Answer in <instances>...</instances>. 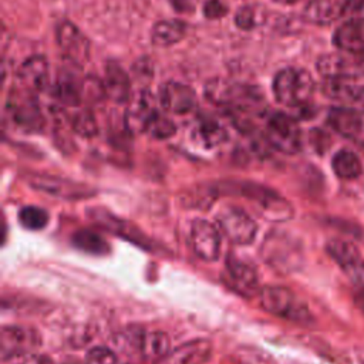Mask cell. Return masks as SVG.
I'll use <instances>...</instances> for the list:
<instances>
[{
    "label": "cell",
    "mask_w": 364,
    "mask_h": 364,
    "mask_svg": "<svg viewBox=\"0 0 364 364\" xmlns=\"http://www.w3.org/2000/svg\"><path fill=\"white\" fill-rule=\"evenodd\" d=\"M85 364H117V355L111 348L98 346L87 353Z\"/></svg>",
    "instance_id": "836d02e7"
},
{
    "label": "cell",
    "mask_w": 364,
    "mask_h": 364,
    "mask_svg": "<svg viewBox=\"0 0 364 364\" xmlns=\"http://www.w3.org/2000/svg\"><path fill=\"white\" fill-rule=\"evenodd\" d=\"M38 344L36 331L18 326H6L1 328L0 353L6 361L9 358L30 353Z\"/></svg>",
    "instance_id": "7c38bea8"
},
{
    "label": "cell",
    "mask_w": 364,
    "mask_h": 364,
    "mask_svg": "<svg viewBox=\"0 0 364 364\" xmlns=\"http://www.w3.org/2000/svg\"><path fill=\"white\" fill-rule=\"evenodd\" d=\"M341 17L347 21L364 24V0H340Z\"/></svg>",
    "instance_id": "1f68e13d"
},
{
    "label": "cell",
    "mask_w": 364,
    "mask_h": 364,
    "mask_svg": "<svg viewBox=\"0 0 364 364\" xmlns=\"http://www.w3.org/2000/svg\"><path fill=\"white\" fill-rule=\"evenodd\" d=\"M266 139L277 151L283 154H297L301 148L300 128L290 115L274 112L266 122Z\"/></svg>",
    "instance_id": "8992f818"
},
{
    "label": "cell",
    "mask_w": 364,
    "mask_h": 364,
    "mask_svg": "<svg viewBox=\"0 0 364 364\" xmlns=\"http://www.w3.org/2000/svg\"><path fill=\"white\" fill-rule=\"evenodd\" d=\"M328 124L344 136H355L363 129V118L358 111L346 107L333 108L328 112Z\"/></svg>",
    "instance_id": "d6986e66"
},
{
    "label": "cell",
    "mask_w": 364,
    "mask_h": 364,
    "mask_svg": "<svg viewBox=\"0 0 364 364\" xmlns=\"http://www.w3.org/2000/svg\"><path fill=\"white\" fill-rule=\"evenodd\" d=\"M191 242L193 252L199 259L213 262L219 257L220 235L210 222L203 219L193 220L191 228Z\"/></svg>",
    "instance_id": "8fae6325"
},
{
    "label": "cell",
    "mask_w": 364,
    "mask_h": 364,
    "mask_svg": "<svg viewBox=\"0 0 364 364\" xmlns=\"http://www.w3.org/2000/svg\"><path fill=\"white\" fill-rule=\"evenodd\" d=\"M226 273H228V284L232 286L237 293L249 296L252 294L257 287V274L256 269L242 260L240 257H236L235 255L226 256Z\"/></svg>",
    "instance_id": "9a60e30c"
},
{
    "label": "cell",
    "mask_w": 364,
    "mask_h": 364,
    "mask_svg": "<svg viewBox=\"0 0 364 364\" xmlns=\"http://www.w3.org/2000/svg\"><path fill=\"white\" fill-rule=\"evenodd\" d=\"M277 3H283V4H291V3H294V1H297V0H276Z\"/></svg>",
    "instance_id": "ab89813d"
},
{
    "label": "cell",
    "mask_w": 364,
    "mask_h": 364,
    "mask_svg": "<svg viewBox=\"0 0 364 364\" xmlns=\"http://www.w3.org/2000/svg\"><path fill=\"white\" fill-rule=\"evenodd\" d=\"M7 111L13 122L24 131L37 132L44 127V117L36 92L28 88L18 87L10 92Z\"/></svg>",
    "instance_id": "277c9868"
},
{
    "label": "cell",
    "mask_w": 364,
    "mask_h": 364,
    "mask_svg": "<svg viewBox=\"0 0 364 364\" xmlns=\"http://www.w3.org/2000/svg\"><path fill=\"white\" fill-rule=\"evenodd\" d=\"M260 11L255 6H245L242 7L236 16H235V23L239 28L242 30H252L255 28L260 21H259Z\"/></svg>",
    "instance_id": "d6a6232c"
},
{
    "label": "cell",
    "mask_w": 364,
    "mask_h": 364,
    "mask_svg": "<svg viewBox=\"0 0 364 364\" xmlns=\"http://www.w3.org/2000/svg\"><path fill=\"white\" fill-rule=\"evenodd\" d=\"M71 243L77 249H80L85 253H91V255H105L109 252L108 242L101 235H98L97 232H94L91 229L77 230L71 236Z\"/></svg>",
    "instance_id": "cb8c5ba5"
},
{
    "label": "cell",
    "mask_w": 364,
    "mask_h": 364,
    "mask_svg": "<svg viewBox=\"0 0 364 364\" xmlns=\"http://www.w3.org/2000/svg\"><path fill=\"white\" fill-rule=\"evenodd\" d=\"M161 105L172 114L183 115L196 107V95L195 91L181 82L169 81L159 91Z\"/></svg>",
    "instance_id": "5bb4252c"
},
{
    "label": "cell",
    "mask_w": 364,
    "mask_h": 364,
    "mask_svg": "<svg viewBox=\"0 0 364 364\" xmlns=\"http://www.w3.org/2000/svg\"><path fill=\"white\" fill-rule=\"evenodd\" d=\"M90 215L95 220V223L100 225V226H104V229H107L112 233H117V235H119V236H122L128 240H132L139 246L149 247V240L141 232H138V229L128 225L127 222L119 220L115 216H112L108 212L101 210V209H92L90 212Z\"/></svg>",
    "instance_id": "e0dca14e"
},
{
    "label": "cell",
    "mask_w": 364,
    "mask_h": 364,
    "mask_svg": "<svg viewBox=\"0 0 364 364\" xmlns=\"http://www.w3.org/2000/svg\"><path fill=\"white\" fill-rule=\"evenodd\" d=\"M18 77L23 82L21 87L28 88L34 92L43 91L47 87V81H48L47 61L40 55H34L28 58L21 65L18 71Z\"/></svg>",
    "instance_id": "ac0fdd59"
},
{
    "label": "cell",
    "mask_w": 364,
    "mask_h": 364,
    "mask_svg": "<svg viewBox=\"0 0 364 364\" xmlns=\"http://www.w3.org/2000/svg\"><path fill=\"white\" fill-rule=\"evenodd\" d=\"M355 104L364 107V87L358 88V95H357V102Z\"/></svg>",
    "instance_id": "f35d334b"
},
{
    "label": "cell",
    "mask_w": 364,
    "mask_h": 364,
    "mask_svg": "<svg viewBox=\"0 0 364 364\" xmlns=\"http://www.w3.org/2000/svg\"><path fill=\"white\" fill-rule=\"evenodd\" d=\"M303 16L313 24H330L341 17L340 0H310Z\"/></svg>",
    "instance_id": "7402d4cb"
},
{
    "label": "cell",
    "mask_w": 364,
    "mask_h": 364,
    "mask_svg": "<svg viewBox=\"0 0 364 364\" xmlns=\"http://www.w3.org/2000/svg\"><path fill=\"white\" fill-rule=\"evenodd\" d=\"M196 135L206 148H213L228 138L226 129L212 118H203L199 122L196 128Z\"/></svg>",
    "instance_id": "4316f807"
},
{
    "label": "cell",
    "mask_w": 364,
    "mask_h": 364,
    "mask_svg": "<svg viewBox=\"0 0 364 364\" xmlns=\"http://www.w3.org/2000/svg\"><path fill=\"white\" fill-rule=\"evenodd\" d=\"M26 179L33 188L63 199L75 200V199L90 198L91 195H94V189H91L90 186L77 183L70 179H63L58 176L28 173Z\"/></svg>",
    "instance_id": "9c48e42d"
},
{
    "label": "cell",
    "mask_w": 364,
    "mask_h": 364,
    "mask_svg": "<svg viewBox=\"0 0 364 364\" xmlns=\"http://www.w3.org/2000/svg\"><path fill=\"white\" fill-rule=\"evenodd\" d=\"M131 82L128 74L122 70V67L109 61L105 67V80H104V92L118 104H122L129 100Z\"/></svg>",
    "instance_id": "2e32d148"
},
{
    "label": "cell",
    "mask_w": 364,
    "mask_h": 364,
    "mask_svg": "<svg viewBox=\"0 0 364 364\" xmlns=\"http://www.w3.org/2000/svg\"><path fill=\"white\" fill-rule=\"evenodd\" d=\"M186 31V24L181 20L158 21L151 33L152 43L159 47H168L182 40Z\"/></svg>",
    "instance_id": "603a6c76"
},
{
    "label": "cell",
    "mask_w": 364,
    "mask_h": 364,
    "mask_svg": "<svg viewBox=\"0 0 364 364\" xmlns=\"http://www.w3.org/2000/svg\"><path fill=\"white\" fill-rule=\"evenodd\" d=\"M18 222L28 230H40L48 222V213L38 206H24L18 212Z\"/></svg>",
    "instance_id": "f1b7e54d"
},
{
    "label": "cell",
    "mask_w": 364,
    "mask_h": 364,
    "mask_svg": "<svg viewBox=\"0 0 364 364\" xmlns=\"http://www.w3.org/2000/svg\"><path fill=\"white\" fill-rule=\"evenodd\" d=\"M206 95L213 104L229 109L235 118L262 115L266 108L263 92L249 84L213 80L206 85Z\"/></svg>",
    "instance_id": "6da1fadb"
},
{
    "label": "cell",
    "mask_w": 364,
    "mask_h": 364,
    "mask_svg": "<svg viewBox=\"0 0 364 364\" xmlns=\"http://www.w3.org/2000/svg\"><path fill=\"white\" fill-rule=\"evenodd\" d=\"M314 90L311 75L301 68L289 67L279 71L273 80V92L280 104L300 107L307 104Z\"/></svg>",
    "instance_id": "7a4b0ae2"
},
{
    "label": "cell",
    "mask_w": 364,
    "mask_h": 364,
    "mask_svg": "<svg viewBox=\"0 0 364 364\" xmlns=\"http://www.w3.org/2000/svg\"><path fill=\"white\" fill-rule=\"evenodd\" d=\"M82 90L84 85L81 84L80 78L68 68L63 70L58 74V78L54 85V94L64 105L77 107L81 101Z\"/></svg>",
    "instance_id": "ffe728a7"
},
{
    "label": "cell",
    "mask_w": 364,
    "mask_h": 364,
    "mask_svg": "<svg viewBox=\"0 0 364 364\" xmlns=\"http://www.w3.org/2000/svg\"><path fill=\"white\" fill-rule=\"evenodd\" d=\"M23 364H53L51 360L46 355H38V354H31L28 355Z\"/></svg>",
    "instance_id": "d590c367"
},
{
    "label": "cell",
    "mask_w": 364,
    "mask_h": 364,
    "mask_svg": "<svg viewBox=\"0 0 364 364\" xmlns=\"http://www.w3.org/2000/svg\"><path fill=\"white\" fill-rule=\"evenodd\" d=\"M354 299H355V303H357L358 309L364 313V287H360V289H358V291L355 293Z\"/></svg>",
    "instance_id": "74e56055"
},
{
    "label": "cell",
    "mask_w": 364,
    "mask_h": 364,
    "mask_svg": "<svg viewBox=\"0 0 364 364\" xmlns=\"http://www.w3.org/2000/svg\"><path fill=\"white\" fill-rule=\"evenodd\" d=\"M334 173L341 179H355L361 173V162L353 151L341 149L331 161Z\"/></svg>",
    "instance_id": "484cf974"
},
{
    "label": "cell",
    "mask_w": 364,
    "mask_h": 364,
    "mask_svg": "<svg viewBox=\"0 0 364 364\" xmlns=\"http://www.w3.org/2000/svg\"><path fill=\"white\" fill-rule=\"evenodd\" d=\"M218 225L225 236L236 245H249L257 233L256 222L242 209L235 206L223 208L218 216Z\"/></svg>",
    "instance_id": "52a82bcc"
},
{
    "label": "cell",
    "mask_w": 364,
    "mask_h": 364,
    "mask_svg": "<svg viewBox=\"0 0 364 364\" xmlns=\"http://www.w3.org/2000/svg\"><path fill=\"white\" fill-rule=\"evenodd\" d=\"M73 128L77 134L85 138H91L97 134V122L90 109H82L74 115Z\"/></svg>",
    "instance_id": "f546056e"
},
{
    "label": "cell",
    "mask_w": 364,
    "mask_h": 364,
    "mask_svg": "<svg viewBox=\"0 0 364 364\" xmlns=\"http://www.w3.org/2000/svg\"><path fill=\"white\" fill-rule=\"evenodd\" d=\"M333 43L341 51H364V24L346 21L336 30Z\"/></svg>",
    "instance_id": "44dd1931"
},
{
    "label": "cell",
    "mask_w": 364,
    "mask_h": 364,
    "mask_svg": "<svg viewBox=\"0 0 364 364\" xmlns=\"http://www.w3.org/2000/svg\"><path fill=\"white\" fill-rule=\"evenodd\" d=\"M158 112L154 97L148 91H139L129 100L125 124L132 132H146Z\"/></svg>",
    "instance_id": "4fadbf2b"
},
{
    "label": "cell",
    "mask_w": 364,
    "mask_h": 364,
    "mask_svg": "<svg viewBox=\"0 0 364 364\" xmlns=\"http://www.w3.org/2000/svg\"><path fill=\"white\" fill-rule=\"evenodd\" d=\"M228 9L222 0H208L203 6V14L208 18H220L226 14Z\"/></svg>",
    "instance_id": "e575fe53"
},
{
    "label": "cell",
    "mask_w": 364,
    "mask_h": 364,
    "mask_svg": "<svg viewBox=\"0 0 364 364\" xmlns=\"http://www.w3.org/2000/svg\"><path fill=\"white\" fill-rule=\"evenodd\" d=\"M209 354V344L203 340L188 343L176 348L172 355H169L168 364H199L206 360Z\"/></svg>",
    "instance_id": "d4e9b609"
},
{
    "label": "cell",
    "mask_w": 364,
    "mask_h": 364,
    "mask_svg": "<svg viewBox=\"0 0 364 364\" xmlns=\"http://www.w3.org/2000/svg\"><path fill=\"white\" fill-rule=\"evenodd\" d=\"M327 253L344 270L350 280L360 289L364 287V257L358 249L343 239H331L327 242Z\"/></svg>",
    "instance_id": "ba28073f"
},
{
    "label": "cell",
    "mask_w": 364,
    "mask_h": 364,
    "mask_svg": "<svg viewBox=\"0 0 364 364\" xmlns=\"http://www.w3.org/2000/svg\"><path fill=\"white\" fill-rule=\"evenodd\" d=\"M175 129H176L175 124L166 115L158 112L156 117L154 118V121L151 122L146 132H149L154 138L164 139V138H168V136L173 135Z\"/></svg>",
    "instance_id": "4dcf8cb0"
},
{
    "label": "cell",
    "mask_w": 364,
    "mask_h": 364,
    "mask_svg": "<svg viewBox=\"0 0 364 364\" xmlns=\"http://www.w3.org/2000/svg\"><path fill=\"white\" fill-rule=\"evenodd\" d=\"M317 70L326 80L348 81L364 77V51H336L317 60Z\"/></svg>",
    "instance_id": "5b68a950"
},
{
    "label": "cell",
    "mask_w": 364,
    "mask_h": 364,
    "mask_svg": "<svg viewBox=\"0 0 364 364\" xmlns=\"http://www.w3.org/2000/svg\"><path fill=\"white\" fill-rule=\"evenodd\" d=\"M260 306L270 314L307 323L311 320V314L307 306L289 289L282 286H266L260 290Z\"/></svg>",
    "instance_id": "3957f363"
},
{
    "label": "cell",
    "mask_w": 364,
    "mask_h": 364,
    "mask_svg": "<svg viewBox=\"0 0 364 364\" xmlns=\"http://www.w3.org/2000/svg\"><path fill=\"white\" fill-rule=\"evenodd\" d=\"M323 92L338 102H346V104H355L357 102V95H358V88L347 84L346 81H337V80H327L323 85Z\"/></svg>",
    "instance_id": "83f0119b"
},
{
    "label": "cell",
    "mask_w": 364,
    "mask_h": 364,
    "mask_svg": "<svg viewBox=\"0 0 364 364\" xmlns=\"http://www.w3.org/2000/svg\"><path fill=\"white\" fill-rule=\"evenodd\" d=\"M173 6L179 11H188L192 9V1L191 0H172Z\"/></svg>",
    "instance_id": "8d00e7d4"
},
{
    "label": "cell",
    "mask_w": 364,
    "mask_h": 364,
    "mask_svg": "<svg viewBox=\"0 0 364 364\" xmlns=\"http://www.w3.org/2000/svg\"><path fill=\"white\" fill-rule=\"evenodd\" d=\"M57 43L65 57L75 65H84L90 58L88 38L70 21L57 27Z\"/></svg>",
    "instance_id": "30bf717a"
}]
</instances>
